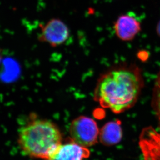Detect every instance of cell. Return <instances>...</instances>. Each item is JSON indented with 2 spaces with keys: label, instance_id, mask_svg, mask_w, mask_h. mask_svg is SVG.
<instances>
[{
  "label": "cell",
  "instance_id": "8fae6325",
  "mask_svg": "<svg viewBox=\"0 0 160 160\" xmlns=\"http://www.w3.org/2000/svg\"><path fill=\"white\" fill-rule=\"evenodd\" d=\"M2 60V52L1 48H0V63L1 62Z\"/></svg>",
  "mask_w": 160,
  "mask_h": 160
},
{
  "label": "cell",
  "instance_id": "9c48e42d",
  "mask_svg": "<svg viewBox=\"0 0 160 160\" xmlns=\"http://www.w3.org/2000/svg\"><path fill=\"white\" fill-rule=\"evenodd\" d=\"M151 103L160 123V71L154 83Z\"/></svg>",
  "mask_w": 160,
  "mask_h": 160
},
{
  "label": "cell",
  "instance_id": "ba28073f",
  "mask_svg": "<svg viewBox=\"0 0 160 160\" xmlns=\"http://www.w3.org/2000/svg\"><path fill=\"white\" fill-rule=\"evenodd\" d=\"M123 132L119 120L106 123L99 132V139L103 145L111 146L119 143L122 138Z\"/></svg>",
  "mask_w": 160,
  "mask_h": 160
},
{
  "label": "cell",
  "instance_id": "6da1fadb",
  "mask_svg": "<svg viewBox=\"0 0 160 160\" xmlns=\"http://www.w3.org/2000/svg\"><path fill=\"white\" fill-rule=\"evenodd\" d=\"M144 84L142 70L138 66L120 63L99 77L94 89V99L103 108L119 114L135 105Z\"/></svg>",
  "mask_w": 160,
  "mask_h": 160
},
{
  "label": "cell",
  "instance_id": "52a82bcc",
  "mask_svg": "<svg viewBox=\"0 0 160 160\" xmlns=\"http://www.w3.org/2000/svg\"><path fill=\"white\" fill-rule=\"evenodd\" d=\"M88 148L71 140L65 144H60L55 151L44 160H83L89 157Z\"/></svg>",
  "mask_w": 160,
  "mask_h": 160
},
{
  "label": "cell",
  "instance_id": "8992f818",
  "mask_svg": "<svg viewBox=\"0 0 160 160\" xmlns=\"http://www.w3.org/2000/svg\"><path fill=\"white\" fill-rule=\"evenodd\" d=\"M141 29L140 22L129 15L120 16L114 23L116 36L123 41L129 42L134 40Z\"/></svg>",
  "mask_w": 160,
  "mask_h": 160
},
{
  "label": "cell",
  "instance_id": "30bf717a",
  "mask_svg": "<svg viewBox=\"0 0 160 160\" xmlns=\"http://www.w3.org/2000/svg\"><path fill=\"white\" fill-rule=\"evenodd\" d=\"M156 31H157L158 35L160 38V20L158 23L157 26V28H156Z\"/></svg>",
  "mask_w": 160,
  "mask_h": 160
},
{
  "label": "cell",
  "instance_id": "7a4b0ae2",
  "mask_svg": "<svg viewBox=\"0 0 160 160\" xmlns=\"http://www.w3.org/2000/svg\"><path fill=\"white\" fill-rule=\"evenodd\" d=\"M59 129L52 122L38 119L31 114V119L19 130V146L30 157L45 160L62 144Z\"/></svg>",
  "mask_w": 160,
  "mask_h": 160
},
{
  "label": "cell",
  "instance_id": "277c9868",
  "mask_svg": "<svg viewBox=\"0 0 160 160\" xmlns=\"http://www.w3.org/2000/svg\"><path fill=\"white\" fill-rule=\"evenodd\" d=\"M40 27L39 41L47 43L52 48L62 45L69 38V29L59 19H52L44 25H40Z\"/></svg>",
  "mask_w": 160,
  "mask_h": 160
},
{
  "label": "cell",
  "instance_id": "3957f363",
  "mask_svg": "<svg viewBox=\"0 0 160 160\" xmlns=\"http://www.w3.org/2000/svg\"><path fill=\"white\" fill-rule=\"evenodd\" d=\"M70 134L73 142L88 147L97 142L99 131L97 123L93 119L81 116L73 120L70 127Z\"/></svg>",
  "mask_w": 160,
  "mask_h": 160
},
{
  "label": "cell",
  "instance_id": "5b68a950",
  "mask_svg": "<svg viewBox=\"0 0 160 160\" xmlns=\"http://www.w3.org/2000/svg\"><path fill=\"white\" fill-rule=\"evenodd\" d=\"M139 145L143 160H160V133L151 126L142 129Z\"/></svg>",
  "mask_w": 160,
  "mask_h": 160
}]
</instances>
